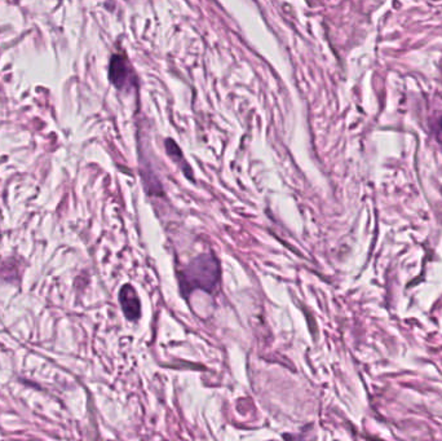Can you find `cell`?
Returning a JSON list of instances; mask_svg holds the SVG:
<instances>
[{"instance_id":"cell-1","label":"cell","mask_w":442,"mask_h":441,"mask_svg":"<svg viewBox=\"0 0 442 441\" xmlns=\"http://www.w3.org/2000/svg\"><path fill=\"white\" fill-rule=\"evenodd\" d=\"M220 278V267L212 255H201L189 263L182 272L180 280L184 293L202 289L211 291Z\"/></svg>"},{"instance_id":"cell-2","label":"cell","mask_w":442,"mask_h":441,"mask_svg":"<svg viewBox=\"0 0 442 441\" xmlns=\"http://www.w3.org/2000/svg\"><path fill=\"white\" fill-rule=\"evenodd\" d=\"M109 78L114 86L119 90H123L130 84H132L134 73L125 56L114 55L112 57L110 68H109Z\"/></svg>"},{"instance_id":"cell-3","label":"cell","mask_w":442,"mask_h":441,"mask_svg":"<svg viewBox=\"0 0 442 441\" xmlns=\"http://www.w3.org/2000/svg\"><path fill=\"white\" fill-rule=\"evenodd\" d=\"M119 302L125 317L130 321H136L141 315V305L135 289L131 285H125L119 293Z\"/></svg>"},{"instance_id":"cell-4","label":"cell","mask_w":442,"mask_h":441,"mask_svg":"<svg viewBox=\"0 0 442 441\" xmlns=\"http://www.w3.org/2000/svg\"><path fill=\"white\" fill-rule=\"evenodd\" d=\"M440 127H441V130H442V119L441 121H440Z\"/></svg>"}]
</instances>
